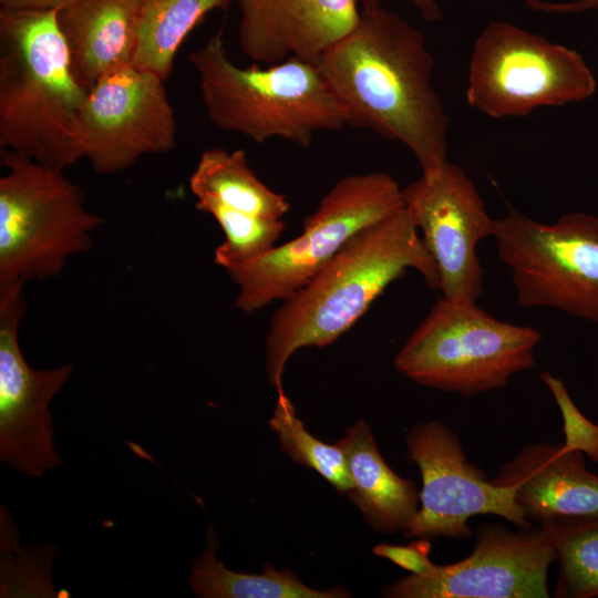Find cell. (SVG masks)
Returning a JSON list of instances; mask_svg holds the SVG:
<instances>
[{"label":"cell","mask_w":598,"mask_h":598,"mask_svg":"<svg viewBox=\"0 0 598 598\" xmlns=\"http://www.w3.org/2000/svg\"><path fill=\"white\" fill-rule=\"evenodd\" d=\"M402 194L404 208L434 260L441 297L477 302L484 270L476 247L492 237L493 218L473 181L447 161L436 173L422 174L402 188Z\"/></svg>","instance_id":"obj_13"},{"label":"cell","mask_w":598,"mask_h":598,"mask_svg":"<svg viewBox=\"0 0 598 598\" xmlns=\"http://www.w3.org/2000/svg\"><path fill=\"white\" fill-rule=\"evenodd\" d=\"M75 80L58 10L0 9V150L64 171L82 159Z\"/></svg>","instance_id":"obj_3"},{"label":"cell","mask_w":598,"mask_h":598,"mask_svg":"<svg viewBox=\"0 0 598 598\" xmlns=\"http://www.w3.org/2000/svg\"><path fill=\"white\" fill-rule=\"evenodd\" d=\"M78 0H0L1 8L60 10Z\"/></svg>","instance_id":"obj_29"},{"label":"cell","mask_w":598,"mask_h":598,"mask_svg":"<svg viewBox=\"0 0 598 598\" xmlns=\"http://www.w3.org/2000/svg\"><path fill=\"white\" fill-rule=\"evenodd\" d=\"M277 393L275 410L268 423L278 437L280 450L295 463L319 473L338 492L348 494L353 488V481L341 448L311 435L297 416L283 390Z\"/></svg>","instance_id":"obj_23"},{"label":"cell","mask_w":598,"mask_h":598,"mask_svg":"<svg viewBox=\"0 0 598 598\" xmlns=\"http://www.w3.org/2000/svg\"><path fill=\"white\" fill-rule=\"evenodd\" d=\"M489 481L513 489L529 522L598 517V475L563 445L529 443Z\"/></svg>","instance_id":"obj_16"},{"label":"cell","mask_w":598,"mask_h":598,"mask_svg":"<svg viewBox=\"0 0 598 598\" xmlns=\"http://www.w3.org/2000/svg\"><path fill=\"white\" fill-rule=\"evenodd\" d=\"M23 285L0 289V460L17 472L39 477L61 463L50 403L73 367L34 370L25 361L18 340L27 311Z\"/></svg>","instance_id":"obj_14"},{"label":"cell","mask_w":598,"mask_h":598,"mask_svg":"<svg viewBox=\"0 0 598 598\" xmlns=\"http://www.w3.org/2000/svg\"><path fill=\"white\" fill-rule=\"evenodd\" d=\"M525 1V0H524Z\"/></svg>","instance_id":"obj_30"},{"label":"cell","mask_w":598,"mask_h":598,"mask_svg":"<svg viewBox=\"0 0 598 598\" xmlns=\"http://www.w3.org/2000/svg\"><path fill=\"white\" fill-rule=\"evenodd\" d=\"M217 535L207 532V547L194 560L188 585L200 598H346L350 592L341 586L315 589L290 569L266 564L262 574L238 573L225 567L217 557Z\"/></svg>","instance_id":"obj_20"},{"label":"cell","mask_w":598,"mask_h":598,"mask_svg":"<svg viewBox=\"0 0 598 598\" xmlns=\"http://www.w3.org/2000/svg\"><path fill=\"white\" fill-rule=\"evenodd\" d=\"M540 379L549 389L563 419L564 448L585 453L598 463V424L589 421L573 401L563 380L548 371Z\"/></svg>","instance_id":"obj_25"},{"label":"cell","mask_w":598,"mask_h":598,"mask_svg":"<svg viewBox=\"0 0 598 598\" xmlns=\"http://www.w3.org/2000/svg\"><path fill=\"white\" fill-rule=\"evenodd\" d=\"M492 237L519 306L547 307L598 323V216L574 210L545 224L513 207Z\"/></svg>","instance_id":"obj_9"},{"label":"cell","mask_w":598,"mask_h":598,"mask_svg":"<svg viewBox=\"0 0 598 598\" xmlns=\"http://www.w3.org/2000/svg\"><path fill=\"white\" fill-rule=\"evenodd\" d=\"M361 10H371L383 7L388 0H358ZM419 12V14L427 22H436L442 19V10L436 0H406Z\"/></svg>","instance_id":"obj_28"},{"label":"cell","mask_w":598,"mask_h":598,"mask_svg":"<svg viewBox=\"0 0 598 598\" xmlns=\"http://www.w3.org/2000/svg\"><path fill=\"white\" fill-rule=\"evenodd\" d=\"M542 333L502 321L477 302L440 297L395 353V369L411 381L464 398L507 385L535 367Z\"/></svg>","instance_id":"obj_6"},{"label":"cell","mask_w":598,"mask_h":598,"mask_svg":"<svg viewBox=\"0 0 598 598\" xmlns=\"http://www.w3.org/2000/svg\"><path fill=\"white\" fill-rule=\"evenodd\" d=\"M550 540L559 574L556 598L598 597V517H573L538 525Z\"/></svg>","instance_id":"obj_22"},{"label":"cell","mask_w":598,"mask_h":598,"mask_svg":"<svg viewBox=\"0 0 598 598\" xmlns=\"http://www.w3.org/2000/svg\"><path fill=\"white\" fill-rule=\"evenodd\" d=\"M403 207L402 188L388 173L353 174L339 179L303 219L299 236L256 259L225 269L239 289L236 307L252 313L276 300L283 301L358 231Z\"/></svg>","instance_id":"obj_7"},{"label":"cell","mask_w":598,"mask_h":598,"mask_svg":"<svg viewBox=\"0 0 598 598\" xmlns=\"http://www.w3.org/2000/svg\"><path fill=\"white\" fill-rule=\"evenodd\" d=\"M343 452L353 488L349 498L375 532H402L419 509L415 483L392 471L382 457L369 425L360 420L336 443Z\"/></svg>","instance_id":"obj_18"},{"label":"cell","mask_w":598,"mask_h":598,"mask_svg":"<svg viewBox=\"0 0 598 598\" xmlns=\"http://www.w3.org/2000/svg\"><path fill=\"white\" fill-rule=\"evenodd\" d=\"M0 289L58 276L87 251L103 218L62 169L0 150Z\"/></svg>","instance_id":"obj_5"},{"label":"cell","mask_w":598,"mask_h":598,"mask_svg":"<svg viewBox=\"0 0 598 598\" xmlns=\"http://www.w3.org/2000/svg\"><path fill=\"white\" fill-rule=\"evenodd\" d=\"M431 544L427 538H420L405 546L380 544L373 547L377 556L386 558L413 575L420 574L430 561Z\"/></svg>","instance_id":"obj_26"},{"label":"cell","mask_w":598,"mask_h":598,"mask_svg":"<svg viewBox=\"0 0 598 598\" xmlns=\"http://www.w3.org/2000/svg\"><path fill=\"white\" fill-rule=\"evenodd\" d=\"M317 63L348 125L400 142L423 175L447 162L450 117L434 87V58L417 28L384 7L361 10L354 28Z\"/></svg>","instance_id":"obj_1"},{"label":"cell","mask_w":598,"mask_h":598,"mask_svg":"<svg viewBox=\"0 0 598 598\" xmlns=\"http://www.w3.org/2000/svg\"><path fill=\"white\" fill-rule=\"evenodd\" d=\"M234 0H141L137 49L133 65L167 80L176 53L195 25L209 12Z\"/></svg>","instance_id":"obj_21"},{"label":"cell","mask_w":598,"mask_h":598,"mask_svg":"<svg viewBox=\"0 0 598 598\" xmlns=\"http://www.w3.org/2000/svg\"><path fill=\"white\" fill-rule=\"evenodd\" d=\"M78 143L92 169L111 175L176 146V118L158 74L127 65L101 78L78 115Z\"/></svg>","instance_id":"obj_11"},{"label":"cell","mask_w":598,"mask_h":598,"mask_svg":"<svg viewBox=\"0 0 598 598\" xmlns=\"http://www.w3.org/2000/svg\"><path fill=\"white\" fill-rule=\"evenodd\" d=\"M408 269L437 289L434 260L403 207L358 231L274 312L266 338L269 383L283 390V371L297 350L334 342Z\"/></svg>","instance_id":"obj_2"},{"label":"cell","mask_w":598,"mask_h":598,"mask_svg":"<svg viewBox=\"0 0 598 598\" xmlns=\"http://www.w3.org/2000/svg\"><path fill=\"white\" fill-rule=\"evenodd\" d=\"M141 0H78L58 10L72 73L90 91L110 72L133 65Z\"/></svg>","instance_id":"obj_17"},{"label":"cell","mask_w":598,"mask_h":598,"mask_svg":"<svg viewBox=\"0 0 598 598\" xmlns=\"http://www.w3.org/2000/svg\"><path fill=\"white\" fill-rule=\"evenodd\" d=\"M556 560L542 527L513 530L487 523L476 533L472 553L450 565L431 560L416 575L383 591L389 598H547V576Z\"/></svg>","instance_id":"obj_12"},{"label":"cell","mask_w":598,"mask_h":598,"mask_svg":"<svg viewBox=\"0 0 598 598\" xmlns=\"http://www.w3.org/2000/svg\"><path fill=\"white\" fill-rule=\"evenodd\" d=\"M188 60L206 114L220 130L256 143L279 138L307 148L318 133L348 126L317 61L291 58L239 66L228 56L221 32Z\"/></svg>","instance_id":"obj_4"},{"label":"cell","mask_w":598,"mask_h":598,"mask_svg":"<svg viewBox=\"0 0 598 598\" xmlns=\"http://www.w3.org/2000/svg\"><path fill=\"white\" fill-rule=\"evenodd\" d=\"M525 4L533 11L549 14H571L587 11H598V0H575L568 2L525 0Z\"/></svg>","instance_id":"obj_27"},{"label":"cell","mask_w":598,"mask_h":598,"mask_svg":"<svg viewBox=\"0 0 598 598\" xmlns=\"http://www.w3.org/2000/svg\"><path fill=\"white\" fill-rule=\"evenodd\" d=\"M241 51L261 64L317 61L358 23V0H237Z\"/></svg>","instance_id":"obj_15"},{"label":"cell","mask_w":598,"mask_h":598,"mask_svg":"<svg viewBox=\"0 0 598 598\" xmlns=\"http://www.w3.org/2000/svg\"><path fill=\"white\" fill-rule=\"evenodd\" d=\"M405 444L408 457L421 473L422 488L419 509L401 532L403 537L467 539L473 535L468 520L477 515H496L517 528L533 526L513 489L493 484L471 463L458 434L444 423L414 425Z\"/></svg>","instance_id":"obj_10"},{"label":"cell","mask_w":598,"mask_h":598,"mask_svg":"<svg viewBox=\"0 0 598 598\" xmlns=\"http://www.w3.org/2000/svg\"><path fill=\"white\" fill-rule=\"evenodd\" d=\"M596 90V76L577 50L508 21L488 22L473 43L466 102L489 117L584 102Z\"/></svg>","instance_id":"obj_8"},{"label":"cell","mask_w":598,"mask_h":598,"mask_svg":"<svg viewBox=\"0 0 598 598\" xmlns=\"http://www.w3.org/2000/svg\"><path fill=\"white\" fill-rule=\"evenodd\" d=\"M189 189L196 200L260 217L282 218L290 209L286 196L258 178L243 150L204 151L189 177Z\"/></svg>","instance_id":"obj_19"},{"label":"cell","mask_w":598,"mask_h":598,"mask_svg":"<svg viewBox=\"0 0 598 598\" xmlns=\"http://www.w3.org/2000/svg\"><path fill=\"white\" fill-rule=\"evenodd\" d=\"M196 208L210 214L225 234L214 261L227 269L256 259L275 247L286 223L282 218L260 217L226 208L209 200H196Z\"/></svg>","instance_id":"obj_24"}]
</instances>
